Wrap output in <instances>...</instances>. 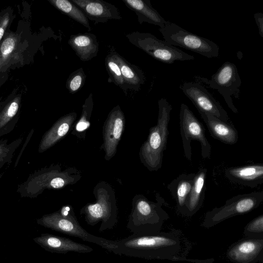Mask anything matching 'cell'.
Here are the masks:
<instances>
[{
  "mask_svg": "<svg viewBox=\"0 0 263 263\" xmlns=\"http://www.w3.org/2000/svg\"><path fill=\"white\" fill-rule=\"evenodd\" d=\"M181 241L178 231L155 234H132L117 241L114 254L145 259L186 261L181 255Z\"/></svg>",
  "mask_w": 263,
  "mask_h": 263,
  "instance_id": "obj_1",
  "label": "cell"
},
{
  "mask_svg": "<svg viewBox=\"0 0 263 263\" xmlns=\"http://www.w3.org/2000/svg\"><path fill=\"white\" fill-rule=\"evenodd\" d=\"M158 108L157 124L150 129L148 138L140 152L142 162L151 171H157L161 167L163 152L166 147L169 135L170 115L173 109L165 98L158 101Z\"/></svg>",
  "mask_w": 263,
  "mask_h": 263,
  "instance_id": "obj_2",
  "label": "cell"
},
{
  "mask_svg": "<svg viewBox=\"0 0 263 263\" xmlns=\"http://www.w3.org/2000/svg\"><path fill=\"white\" fill-rule=\"evenodd\" d=\"M164 199L158 197L157 202L143 198L136 201L129 215L127 229L133 234H155L161 232L164 221L169 218L168 214L162 209Z\"/></svg>",
  "mask_w": 263,
  "mask_h": 263,
  "instance_id": "obj_3",
  "label": "cell"
},
{
  "mask_svg": "<svg viewBox=\"0 0 263 263\" xmlns=\"http://www.w3.org/2000/svg\"><path fill=\"white\" fill-rule=\"evenodd\" d=\"M37 222L54 231L95 243L110 252L115 253L116 250L117 241L108 240L88 233L80 224L73 212L66 208L43 216L37 220Z\"/></svg>",
  "mask_w": 263,
  "mask_h": 263,
  "instance_id": "obj_4",
  "label": "cell"
},
{
  "mask_svg": "<svg viewBox=\"0 0 263 263\" xmlns=\"http://www.w3.org/2000/svg\"><path fill=\"white\" fill-rule=\"evenodd\" d=\"M263 201V191L239 194L227 200L220 206L208 211L204 215L202 226L212 228L234 216L243 215L258 208Z\"/></svg>",
  "mask_w": 263,
  "mask_h": 263,
  "instance_id": "obj_5",
  "label": "cell"
},
{
  "mask_svg": "<svg viewBox=\"0 0 263 263\" xmlns=\"http://www.w3.org/2000/svg\"><path fill=\"white\" fill-rule=\"evenodd\" d=\"M159 31L169 45L181 47L208 58L219 55V47L214 42L187 31L175 23L168 21Z\"/></svg>",
  "mask_w": 263,
  "mask_h": 263,
  "instance_id": "obj_6",
  "label": "cell"
},
{
  "mask_svg": "<svg viewBox=\"0 0 263 263\" xmlns=\"http://www.w3.org/2000/svg\"><path fill=\"white\" fill-rule=\"evenodd\" d=\"M125 36L132 44L162 63L173 64L176 61L195 59L194 56L158 39L150 33L134 31Z\"/></svg>",
  "mask_w": 263,
  "mask_h": 263,
  "instance_id": "obj_7",
  "label": "cell"
},
{
  "mask_svg": "<svg viewBox=\"0 0 263 263\" xmlns=\"http://www.w3.org/2000/svg\"><path fill=\"white\" fill-rule=\"evenodd\" d=\"M180 131L184 157L192 160L191 142L198 141L201 146V155L203 159H209L211 146L208 140L202 123L198 120L189 107L184 103L180 105L179 114Z\"/></svg>",
  "mask_w": 263,
  "mask_h": 263,
  "instance_id": "obj_8",
  "label": "cell"
},
{
  "mask_svg": "<svg viewBox=\"0 0 263 263\" xmlns=\"http://www.w3.org/2000/svg\"><path fill=\"white\" fill-rule=\"evenodd\" d=\"M211 88L217 90L223 97L228 107L234 112L238 110L233 104L232 97L239 98L241 80L236 65L229 61L225 62L213 74L210 80L200 78Z\"/></svg>",
  "mask_w": 263,
  "mask_h": 263,
  "instance_id": "obj_9",
  "label": "cell"
},
{
  "mask_svg": "<svg viewBox=\"0 0 263 263\" xmlns=\"http://www.w3.org/2000/svg\"><path fill=\"white\" fill-rule=\"evenodd\" d=\"M57 166L43 168L31 174L17 186L16 190L21 197L35 198L46 189H59L66 185L67 180L59 172Z\"/></svg>",
  "mask_w": 263,
  "mask_h": 263,
  "instance_id": "obj_10",
  "label": "cell"
},
{
  "mask_svg": "<svg viewBox=\"0 0 263 263\" xmlns=\"http://www.w3.org/2000/svg\"><path fill=\"white\" fill-rule=\"evenodd\" d=\"M180 88L192 101L198 111L212 115L223 121L229 122L227 112L200 84L186 82L181 85Z\"/></svg>",
  "mask_w": 263,
  "mask_h": 263,
  "instance_id": "obj_11",
  "label": "cell"
},
{
  "mask_svg": "<svg viewBox=\"0 0 263 263\" xmlns=\"http://www.w3.org/2000/svg\"><path fill=\"white\" fill-rule=\"evenodd\" d=\"M28 42L18 33H5L0 42V72H5L13 66L25 64V55L28 47Z\"/></svg>",
  "mask_w": 263,
  "mask_h": 263,
  "instance_id": "obj_12",
  "label": "cell"
},
{
  "mask_svg": "<svg viewBox=\"0 0 263 263\" xmlns=\"http://www.w3.org/2000/svg\"><path fill=\"white\" fill-rule=\"evenodd\" d=\"M226 256L233 263L262 262L263 239L241 238L229 247Z\"/></svg>",
  "mask_w": 263,
  "mask_h": 263,
  "instance_id": "obj_13",
  "label": "cell"
},
{
  "mask_svg": "<svg viewBox=\"0 0 263 263\" xmlns=\"http://www.w3.org/2000/svg\"><path fill=\"white\" fill-rule=\"evenodd\" d=\"M81 213L85 214L88 224L93 226L102 221L100 232L112 229L117 222V208L114 204L104 199H100L95 204L84 208Z\"/></svg>",
  "mask_w": 263,
  "mask_h": 263,
  "instance_id": "obj_14",
  "label": "cell"
},
{
  "mask_svg": "<svg viewBox=\"0 0 263 263\" xmlns=\"http://www.w3.org/2000/svg\"><path fill=\"white\" fill-rule=\"evenodd\" d=\"M84 13L88 20L94 22L105 23L110 20H119L122 17L113 4L102 0H71Z\"/></svg>",
  "mask_w": 263,
  "mask_h": 263,
  "instance_id": "obj_15",
  "label": "cell"
},
{
  "mask_svg": "<svg viewBox=\"0 0 263 263\" xmlns=\"http://www.w3.org/2000/svg\"><path fill=\"white\" fill-rule=\"evenodd\" d=\"M124 116L119 105L109 112L105 122L104 146L105 158L109 160L115 154L124 125Z\"/></svg>",
  "mask_w": 263,
  "mask_h": 263,
  "instance_id": "obj_16",
  "label": "cell"
},
{
  "mask_svg": "<svg viewBox=\"0 0 263 263\" xmlns=\"http://www.w3.org/2000/svg\"><path fill=\"white\" fill-rule=\"evenodd\" d=\"M224 174L234 183L254 188L263 183V164L230 167L225 170Z\"/></svg>",
  "mask_w": 263,
  "mask_h": 263,
  "instance_id": "obj_17",
  "label": "cell"
},
{
  "mask_svg": "<svg viewBox=\"0 0 263 263\" xmlns=\"http://www.w3.org/2000/svg\"><path fill=\"white\" fill-rule=\"evenodd\" d=\"M35 241L52 252L62 254L69 252L86 253L93 251V249L89 246L76 242L66 237L51 234L43 235L35 238Z\"/></svg>",
  "mask_w": 263,
  "mask_h": 263,
  "instance_id": "obj_18",
  "label": "cell"
},
{
  "mask_svg": "<svg viewBox=\"0 0 263 263\" xmlns=\"http://www.w3.org/2000/svg\"><path fill=\"white\" fill-rule=\"evenodd\" d=\"M198 112L212 137L225 144L232 145L237 143L238 134L232 123L223 121L209 114Z\"/></svg>",
  "mask_w": 263,
  "mask_h": 263,
  "instance_id": "obj_19",
  "label": "cell"
},
{
  "mask_svg": "<svg viewBox=\"0 0 263 263\" xmlns=\"http://www.w3.org/2000/svg\"><path fill=\"white\" fill-rule=\"evenodd\" d=\"M207 169H200L195 174L192 189L189 194L181 213L186 216H192L201 208L205 197V180Z\"/></svg>",
  "mask_w": 263,
  "mask_h": 263,
  "instance_id": "obj_20",
  "label": "cell"
},
{
  "mask_svg": "<svg viewBox=\"0 0 263 263\" xmlns=\"http://www.w3.org/2000/svg\"><path fill=\"white\" fill-rule=\"evenodd\" d=\"M68 43L83 62L95 58L99 51V43L97 36L91 33L71 35Z\"/></svg>",
  "mask_w": 263,
  "mask_h": 263,
  "instance_id": "obj_21",
  "label": "cell"
},
{
  "mask_svg": "<svg viewBox=\"0 0 263 263\" xmlns=\"http://www.w3.org/2000/svg\"><path fill=\"white\" fill-rule=\"evenodd\" d=\"M77 117L76 112L68 114L59 119L46 132L40 141L38 151L43 153L57 143L68 132Z\"/></svg>",
  "mask_w": 263,
  "mask_h": 263,
  "instance_id": "obj_22",
  "label": "cell"
},
{
  "mask_svg": "<svg viewBox=\"0 0 263 263\" xmlns=\"http://www.w3.org/2000/svg\"><path fill=\"white\" fill-rule=\"evenodd\" d=\"M122 1L129 9L136 13L140 24L146 22L162 28L168 22L152 7L149 0H122Z\"/></svg>",
  "mask_w": 263,
  "mask_h": 263,
  "instance_id": "obj_23",
  "label": "cell"
},
{
  "mask_svg": "<svg viewBox=\"0 0 263 263\" xmlns=\"http://www.w3.org/2000/svg\"><path fill=\"white\" fill-rule=\"evenodd\" d=\"M118 64L126 89L138 91L145 81V75L138 66L133 65L115 50L110 52Z\"/></svg>",
  "mask_w": 263,
  "mask_h": 263,
  "instance_id": "obj_24",
  "label": "cell"
},
{
  "mask_svg": "<svg viewBox=\"0 0 263 263\" xmlns=\"http://www.w3.org/2000/svg\"><path fill=\"white\" fill-rule=\"evenodd\" d=\"M21 106V97L13 98L0 106V138L11 133L14 128Z\"/></svg>",
  "mask_w": 263,
  "mask_h": 263,
  "instance_id": "obj_25",
  "label": "cell"
},
{
  "mask_svg": "<svg viewBox=\"0 0 263 263\" xmlns=\"http://www.w3.org/2000/svg\"><path fill=\"white\" fill-rule=\"evenodd\" d=\"M196 173L182 174L167 186L176 200L178 211L181 214L193 184Z\"/></svg>",
  "mask_w": 263,
  "mask_h": 263,
  "instance_id": "obj_26",
  "label": "cell"
},
{
  "mask_svg": "<svg viewBox=\"0 0 263 263\" xmlns=\"http://www.w3.org/2000/svg\"><path fill=\"white\" fill-rule=\"evenodd\" d=\"M48 2L62 13L79 23L89 31L91 30L87 18L82 11L71 1L68 0H48Z\"/></svg>",
  "mask_w": 263,
  "mask_h": 263,
  "instance_id": "obj_27",
  "label": "cell"
},
{
  "mask_svg": "<svg viewBox=\"0 0 263 263\" xmlns=\"http://www.w3.org/2000/svg\"><path fill=\"white\" fill-rule=\"evenodd\" d=\"M23 138H18L8 143L7 139L0 140V169L10 163L14 154L22 142Z\"/></svg>",
  "mask_w": 263,
  "mask_h": 263,
  "instance_id": "obj_28",
  "label": "cell"
},
{
  "mask_svg": "<svg viewBox=\"0 0 263 263\" xmlns=\"http://www.w3.org/2000/svg\"><path fill=\"white\" fill-rule=\"evenodd\" d=\"M105 64L111 81L123 90H126L120 68L110 52L106 57Z\"/></svg>",
  "mask_w": 263,
  "mask_h": 263,
  "instance_id": "obj_29",
  "label": "cell"
},
{
  "mask_svg": "<svg viewBox=\"0 0 263 263\" xmlns=\"http://www.w3.org/2000/svg\"><path fill=\"white\" fill-rule=\"evenodd\" d=\"M243 233L247 238L263 239V214H260L247 224Z\"/></svg>",
  "mask_w": 263,
  "mask_h": 263,
  "instance_id": "obj_30",
  "label": "cell"
},
{
  "mask_svg": "<svg viewBox=\"0 0 263 263\" xmlns=\"http://www.w3.org/2000/svg\"><path fill=\"white\" fill-rule=\"evenodd\" d=\"M86 74L82 68H80L72 72L68 77L66 87L72 94L78 92L85 84Z\"/></svg>",
  "mask_w": 263,
  "mask_h": 263,
  "instance_id": "obj_31",
  "label": "cell"
},
{
  "mask_svg": "<svg viewBox=\"0 0 263 263\" xmlns=\"http://www.w3.org/2000/svg\"><path fill=\"white\" fill-rule=\"evenodd\" d=\"M93 105V95L90 93L86 99L82 106V116L76 126V129L78 131L82 132L89 126V123L88 121L91 114Z\"/></svg>",
  "mask_w": 263,
  "mask_h": 263,
  "instance_id": "obj_32",
  "label": "cell"
},
{
  "mask_svg": "<svg viewBox=\"0 0 263 263\" xmlns=\"http://www.w3.org/2000/svg\"><path fill=\"white\" fill-rule=\"evenodd\" d=\"M13 12L12 9L7 8L0 12V42L6 33L8 26L12 21Z\"/></svg>",
  "mask_w": 263,
  "mask_h": 263,
  "instance_id": "obj_33",
  "label": "cell"
},
{
  "mask_svg": "<svg viewBox=\"0 0 263 263\" xmlns=\"http://www.w3.org/2000/svg\"><path fill=\"white\" fill-rule=\"evenodd\" d=\"M254 18L259 30V34L261 37H263V14L256 13L254 14Z\"/></svg>",
  "mask_w": 263,
  "mask_h": 263,
  "instance_id": "obj_34",
  "label": "cell"
},
{
  "mask_svg": "<svg viewBox=\"0 0 263 263\" xmlns=\"http://www.w3.org/2000/svg\"><path fill=\"white\" fill-rule=\"evenodd\" d=\"M33 132H34V129H32L30 130L29 134H28L27 137L26 138V141H25V143L24 144L22 148L21 149L20 153L18 154V156L17 157L16 160V161L15 162L14 167H15L17 166V164H18V163L19 162V160H20V158H21V157L22 156V155L23 154V152L24 151V148L26 147V145H27L28 143L29 142V140H30V139L31 138V137H32V135L33 134Z\"/></svg>",
  "mask_w": 263,
  "mask_h": 263,
  "instance_id": "obj_35",
  "label": "cell"
}]
</instances>
